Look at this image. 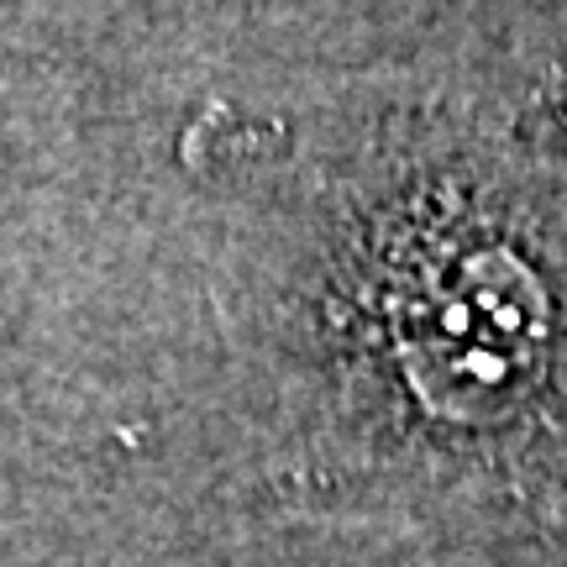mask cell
<instances>
[{
	"instance_id": "6da1fadb",
	"label": "cell",
	"mask_w": 567,
	"mask_h": 567,
	"mask_svg": "<svg viewBox=\"0 0 567 567\" xmlns=\"http://www.w3.org/2000/svg\"><path fill=\"white\" fill-rule=\"evenodd\" d=\"M405 331L442 405H505L542 363L547 305L515 258L478 247L425 274Z\"/></svg>"
}]
</instances>
